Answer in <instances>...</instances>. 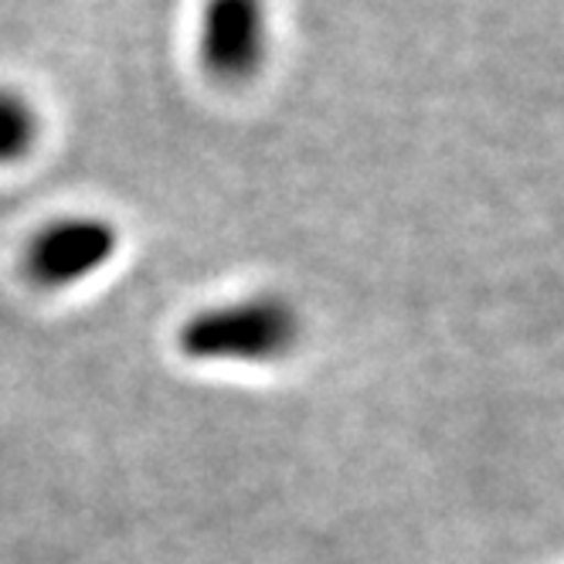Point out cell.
I'll use <instances>...</instances> for the list:
<instances>
[{"label":"cell","instance_id":"7a4b0ae2","mask_svg":"<svg viewBox=\"0 0 564 564\" xmlns=\"http://www.w3.org/2000/svg\"><path fill=\"white\" fill-rule=\"evenodd\" d=\"M272 52L269 0H200L194 24V55L208 78L246 86Z\"/></svg>","mask_w":564,"mask_h":564},{"label":"cell","instance_id":"277c9868","mask_svg":"<svg viewBox=\"0 0 564 564\" xmlns=\"http://www.w3.org/2000/svg\"><path fill=\"white\" fill-rule=\"evenodd\" d=\"M42 112L28 93L0 86V167H14L28 160L42 140Z\"/></svg>","mask_w":564,"mask_h":564},{"label":"cell","instance_id":"3957f363","mask_svg":"<svg viewBox=\"0 0 564 564\" xmlns=\"http://www.w3.org/2000/svg\"><path fill=\"white\" fill-rule=\"evenodd\" d=\"M119 228L99 215H65L37 228L21 256L24 279L34 290L62 293L93 279L112 262Z\"/></svg>","mask_w":564,"mask_h":564},{"label":"cell","instance_id":"6da1fadb","mask_svg":"<svg viewBox=\"0 0 564 564\" xmlns=\"http://www.w3.org/2000/svg\"><path fill=\"white\" fill-rule=\"evenodd\" d=\"M300 340L303 316L279 293L205 306L177 327V350L194 365H275Z\"/></svg>","mask_w":564,"mask_h":564}]
</instances>
